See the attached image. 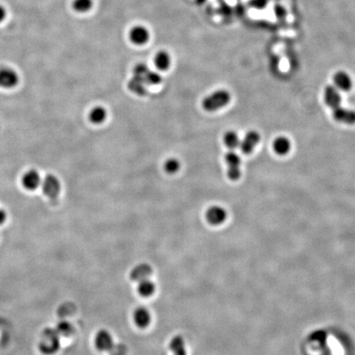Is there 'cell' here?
<instances>
[{"instance_id":"1","label":"cell","mask_w":355,"mask_h":355,"mask_svg":"<svg viewBox=\"0 0 355 355\" xmlns=\"http://www.w3.org/2000/svg\"><path fill=\"white\" fill-rule=\"evenodd\" d=\"M231 100V94L226 90H215L205 97L202 101V107L209 112L215 111L227 106Z\"/></svg>"},{"instance_id":"2","label":"cell","mask_w":355,"mask_h":355,"mask_svg":"<svg viewBox=\"0 0 355 355\" xmlns=\"http://www.w3.org/2000/svg\"><path fill=\"white\" fill-rule=\"evenodd\" d=\"M60 346L59 343V336L56 330H47L44 335V339L42 340L40 349L43 352L47 355H52L58 351Z\"/></svg>"},{"instance_id":"3","label":"cell","mask_w":355,"mask_h":355,"mask_svg":"<svg viewBox=\"0 0 355 355\" xmlns=\"http://www.w3.org/2000/svg\"><path fill=\"white\" fill-rule=\"evenodd\" d=\"M43 193L49 198L54 201L58 198L61 191V184L58 178L53 175H49L45 178L42 183Z\"/></svg>"},{"instance_id":"4","label":"cell","mask_w":355,"mask_h":355,"mask_svg":"<svg viewBox=\"0 0 355 355\" xmlns=\"http://www.w3.org/2000/svg\"><path fill=\"white\" fill-rule=\"evenodd\" d=\"M226 161L228 166L227 174L229 178L231 180H238L241 175V170H240L241 160L239 155L233 151H230L226 155Z\"/></svg>"},{"instance_id":"5","label":"cell","mask_w":355,"mask_h":355,"mask_svg":"<svg viewBox=\"0 0 355 355\" xmlns=\"http://www.w3.org/2000/svg\"><path fill=\"white\" fill-rule=\"evenodd\" d=\"M95 344L100 351H109L114 349V339L111 334L106 330H101L95 337Z\"/></svg>"},{"instance_id":"6","label":"cell","mask_w":355,"mask_h":355,"mask_svg":"<svg viewBox=\"0 0 355 355\" xmlns=\"http://www.w3.org/2000/svg\"><path fill=\"white\" fill-rule=\"evenodd\" d=\"M206 217L208 222L212 226L221 225L227 218L226 210L219 206H213L207 210Z\"/></svg>"},{"instance_id":"7","label":"cell","mask_w":355,"mask_h":355,"mask_svg":"<svg viewBox=\"0 0 355 355\" xmlns=\"http://www.w3.org/2000/svg\"><path fill=\"white\" fill-rule=\"evenodd\" d=\"M260 139H261L260 134L256 131L248 132L244 138V140L240 142L239 146L241 148L242 152L245 155L252 153L255 146L259 143Z\"/></svg>"},{"instance_id":"8","label":"cell","mask_w":355,"mask_h":355,"mask_svg":"<svg viewBox=\"0 0 355 355\" xmlns=\"http://www.w3.org/2000/svg\"><path fill=\"white\" fill-rule=\"evenodd\" d=\"M18 75L13 69L4 68L0 69V87L12 88L18 82Z\"/></svg>"},{"instance_id":"9","label":"cell","mask_w":355,"mask_h":355,"mask_svg":"<svg viewBox=\"0 0 355 355\" xmlns=\"http://www.w3.org/2000/svg\"><path fill=\"white\" fill-rule=\"evenodd\" d=\"M324 99L326 105L331 107V109H335L340 106L341 103V96L339 90L335 86L329 85L325 88L324 91Z\"/></svg>"},{"instance_id":"10","label":"cell","mask_w":355,"mask_h":355,"mask_svg":"<svg viewBox=\"0 0 355 355\" xmlns=\"http://www.w3.org/2000/svg\"><path fill=\"white\" fill-rule=\"evenodd\" d=\"M333 117L339 123L346 124H355V111L352 109H345L343 107H337L333 109Z\"/></svg>"},{"instance_id":"11","label":"cell","mask_w":355,"mask_h":355,"mask_svg":"<svg viewBox=\"0 0 355 355\" xmlns=\"http://www.w3.org/2000/svg\"><path fill=\"white\" fill-rule=\"evenodd\" d=\"M131 41L135 45H142L148 41L150 34L146 27L142 26H137L131 30L129 33Z\"/></svg>"},{"instance_id":"12","label":"cell","mask_w":355,"mask_h":355,"mask_svg":"<svg viewBox=\"0 0 355 355\" xmlns=\"http://www.w3.org/2000/svg\"><path fill=\"white\" fill-rule=\"evenodd\" d=\"M152 268L151 266L146 263H142L133 268L130 272V279L133 281H143L145 279H148L152 274Z\"/></svg>"},{"instance_id":"13","label":"cell","mask_w":355,"mask_h":355,"mask_svg":"<svg viewBox=\"0 0 355 355\" xmlns=\"http://www.w3.org/2000/svg\"><path fill=\"white\" fill-rule=\"evenodd\" d=\"M133 320L138 327L146 328L151 323V313L146 307H138L133 313Z\"/></svg>"},{"instance_id":"14","label":"cell","mask_w":355,"mask_h":355,"mask_svg":"<svg viewBox=\"0 0 355 355\" xmlns=\"http://www.w3.org/2000/svg\"><path fill=\"white\" fill-rule=\"evenodd\" d=\"M22 184L28 190H34L41 184L40 175L36 170H29L22 177Z\"/></svg>"},{"instance_id":"15","label":"cell","mask_w":355,"mask_h":355,"mask_svg":"<svg viewBox=\"0 0 355 355\" xmlns=\"http://www.w3.org/2000/svg\"><path fill=\"white\" fill-rule=\"evenodd\" d=\"M333 81L336 85L335 87L340 90L347 91L352 88L353 82L351 77L344 71H339L335 73Z\"/></svg>"},{"instance_id":"16","label":"cell","mask_w":355,"mask_h":355,"mask_svg":"<svg viewBox=\"0 0 355 355\" xmlns=\"http://www.w3.org/2000/svg\"><path fill=\"white\" fill-rule=\"evenodd\" d=\"M127 87L132 92L135 93L138 96H144L147 92V86L143 78L135 75H133V77L131 78Z\"/></svg>"},{"instance_id":"17","label":"cell","mask_w":355,"mask_h":355,"mask_svg":"<svg viewBox=\"0 0 355 355\" xmlns=\"http://www.w3.org/2000/svg\"><path fill=\"white\" fill-rule=\"evenodd\" d=\"M170 350L173 355H187L185 341L181 336H176L170 342Z\"/></svg>"},{"instance_id":"18","label":"cell","mask_w":355,"mask_h":355,"mask_svg":"<svg viewBox=\"0 0 355 355\" xmlns=\"http://www.w3.org/2000/svg\"><path fill=\"white\" fill-rule=\"evenodd\" d=\"M273 148L276 151V153L281 156L286 155L289 153L291 148V143L290 141L285 137H279L274 141Z\"/></svg>"},{"instance_id":"19","label":"cell","mask_w":355,"mask_h":355,"mask_svg":"<svg viewBox=\"0 0 355 355\" xmlns=\"http://www.w3.org/2000/svg\"><path fill=\"white\" fill-rule=\"evenodd\" d=\"M138 293L142 297H150L156 291V285L153 281L148 279H145L143 281H139L138 287Z\"/></svg>"},{"instance_id":"20","label":"cell","mask_w":355,"mask_h":355,"mask_svg":"<svg viewBox=\"0 0 355 355\" xmlns=\"http://www.w3.org/2000/svg\"><path fill=\"white\" fill-rule=\"evenodd\" d=\"M106 117H107L106 109L101 106L95 107L94 109L90 110V114H89L90 122H92L95 124H102L106 120Z\"/></svg>"},{"instance_id":"21","label":"cell","mask_w":355,"mask_h":355,"mask_svg":"<svg viewBox=\"0 0 355 355\" xmlns=\"http://www.w3.org/2000/svg\"><path fill=\"white\" fill-rule=\"evenodd\" d=\"M171 59L170 56L165 51H160L155 57V64L160 70H166L170 68Z\"/></svg>"},{"instance_id":"22","label":"cell","mask_w":355,"mask_h":355,"mask_svg":"<svg viewBox=\"0 0 355 355\" xmlns=\"http://www.w3.org/2000/svg\"><path fill=\"white\" fill-rule=\"evenodd\" d=\"M224 142H225L226 146L231 150L237 148L240 145L239 135L233 131H229L225 134Z\"/></svg>"},{"instance_id":"23","label":"cell","mask_w":355,"mask_h":355,"mask_svg":"<svg viewBox=\"0 0 355 355\" xmlns=\"http://www.w3.org/2000/svg\"><path fill=\"white\" fill-rule=\"evenodd\" d=\"M143 79L146 82V86H156L161 82L162 77L158 72L149 70L148 72H146V74L144 76Z\"/></svg>"},{"instance_id":"24","label":"cell","mask_w":355,"mask_h":355,"mask_svg":"<svg viewBox=\"0 0 355 355\" xmlns=\"http://www.w3.org/2000/svg\"><path fill=\"white\" fill-rule=\"evenodd\" d=\"M72 6L77 12L85 13L92 7V0H74Z\"/></svg>"},{"instance_id":"25","label":"cell","mask_w":355,"mask_h":355,"mask_svg":"<svg viewBox=\"0 0 355 355\" xmlns=\"http://www.w3.org/2000/svg\"><path fill=\"white\" fill-rule=\"evenodd\" d=\"M55 330L58 335H62L64 337H69L73 333V326L68 321L59 322Z\"/></svg>"},{"instance_id":"26","label":"cell","mask_w":355,"mask_h":355,"mask_svg":"<svg viewBox=\"0 0 355 355\" xmlns=\"http://www.w3.org/2000/svg\"><path fill=\"white\" fill-rule=\"evenodd\" d=\"M180 169V162L178 161L177 159L171 158L168 160L164 164V170L170 175L177 173Z\"/></svg>"},{"instance_id":"27","label":"cell","mask_w":355,"mask_h":355,"mask_svg":"<svg viewBox=\"0 0 355 355\" xmlns=\"http://www.w3.org/2000/svg\"><path fill=\"white\" fill-rule=\"evenodd\" d=\"M7 219V213L3 209H0V225H3Z\"/></svg>"},{"instance_id":"28","label":"cell","mask_w":355,"mask_h":355,"mask_svg":"<svg viewBox=\"0 0 355 355\" xmlns=\"http://www.w3.org/2000/svg\"><path fill=\"white\" fill-rule=\"evenodd\" d=\"M6 18V10L5 8H3V6L0 5V22L3 21L4 18Z\"/></svg>"}]
</instances>
